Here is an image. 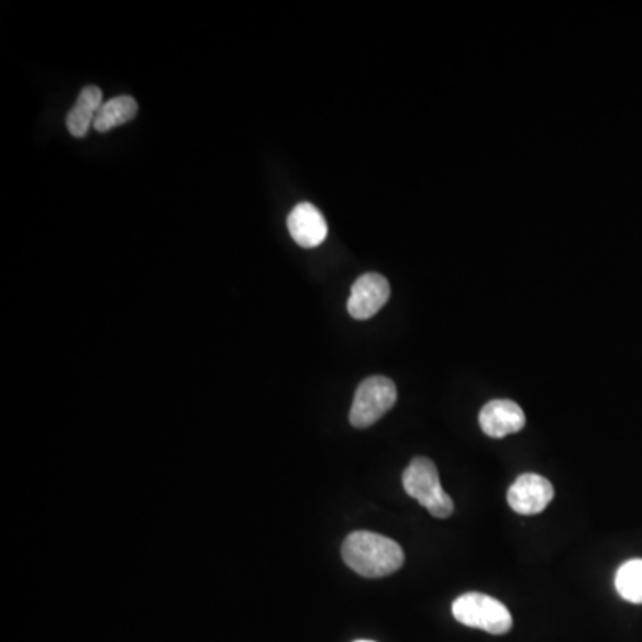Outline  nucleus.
Masks as SVG:
<instances>
[{
    "label": "nucleus",
    "mask_w": 642,
    "mask_h": 642,
    "mask_svg": "<svg viewBox=\"0 0 642 642\" xmlns=\"http://www.w3.org/2000/svg\"><path fill=\"white\" fill-rule=\"evenodd\" d=\"M341 555L350 569L366 578H383L403 566V550L386 535L354 532L345 539Z\"/></svg>",
    "instance_id": "f257e3e1"
},
{
    "label": "nucleus",
    "mask_w": 642,
    "mask_h": 642,
    "mask_svg": "<svg viewBox=\"0 0 642 642\" xmlns=\"http://www.w3.org/2000/svg\"><path fill=\"white\" fill-rule=\"evenodd\" d=\"M401 482L407 495L420 501V506L425 507L434 518L444 520L454 514V500L441 486L440 473L430 458H412Z\"/></svg>",
    "instance_id": "f03ea898"
},
{
    "label": "nucleus",
    "mask_w": 642,
    "mask_h": 642,
    "mask_svg": "<svg viewBox=\"0 0 642 642\" xmlns=\"http://www.w3.org/2000/svg\"><path fill=\"white\" fill-rule=\"evenodd\" d=\"M452 615L469 629L503 635L512 629V616L501 601L482 593H466L452 605Z\"/></svg>",
    "instance_id": "7ed1b4c3"
},
{
    "label": "nucleus",
    "mask_w": 642,
    "mask_h": 642,
    "mask_svg": "<svg viewBox=\"0 0 642 642\" xmlns=\"http://www.w3.org/2000/svg\"><path fill=\"white\" fill-rule=\"evenodd\" d=\"M397 386L388 377H369L359 384L350 409V423L368 429L397 403Z\"/></svg>",
    "instance_id": "20e7f679"
},
{
    "label": "nucleus",
    "mask_w": 642,
    "mask_h": 642,
    "mask_svg": "<svg viewBox=\"0 0 642 642\" xmlns=\"http://www.w3.org/2000/svg\"><path fill=\"white\" fill-rule=\"evenodd\" d=\"M553 496L555 492L550 480L534 473H524L509 487L507 501L518 514L534 516L541 514L552 503Z\"/></svg>",
    "instance_id": "39448f33"
},
{
    "label": "nucleus",
    "mask_w": 642,
    "mask_h": 642,
    "mask_svg": "<svg viewBox=\"0 0 642 642\" xmlns=\"http://www.w3.org/2000/svg\"><path fill=\"white\" fill-rule=\"evenodd\" d=\"M391 288L386 277L378 274L361 275L350 291L348 314L355 320H369L388 303Z\"/></svg>",
    "instance_id": "423d86ee"
},
{
    "label": "nucleus",
    "mask_w": 642,
    "mask_h": 642,
    "mask_svg": "<svg viewBox=\"0 0 642 642\" xmlns=\"http://www.w3.org/2000/svg\"><path fill=\"white\" fill-rule=\"evenodd\" d=\"M478 421L484 434L501 440L523 430L527 418H524L523 409L516 401L491 400L482 407Z\"/></svg>",
    "instance_id": "0eeeda50"
},
{
    "label": "nucleus",
    "mask_w": 642,
    "mask_h": 642,
    "mask_svg": "<svg viewBox=\"0 0 642 642\" xmlns=\"http://www.w3.org/2000/svg\"><path fill=\"white\" fill-rule=\"evenodd\" d=\"M289 234L303 248H317L326 240L329 228L320 209L312 203H298L288 217Z\"/></svg>",
    "instance_id": "6e6552de"
},
{
    "label": "nucleus",
    "mask_w": 642,
    "mask_h": 642,
    "mask_svg": "<svg viewBox=\"0 0 642 642\" xmlns=\"http://www.w3.org/2000/svg\"><path fill=\"white\" fill-rule=\"evenodd\" d=\"M102 90L99 86H86L77 97V102L67 117V128L74 137H85L93 125L95 117L102 108Z\"/></svg>",
    "instance_id": "1a4fd4ad"
},
{
    "label": "nucleus",
    "mask_w": 642,
    "mask_h": 642,
    "mask_svg": "<svg viewBox=\"0 0 642 642\" xmlns=\"http://www.w3.org/2000/svg\"><path fill=\"white\" fill-rule=\"evenodd\" d=\"M137 114V102L129 95H120L108 100L95 117L93 129L97 133H108L111 129L120 128L131 122Z\"/></svg>",
    "instance_id": "9d476101"
},
{
    "label": "nucleus",
    "mask_w": 642,
    "mask_h": 642,
    "mask_svg": "<svg viewBox=\"0 0 642 642\" xmlns=\"http://www.w3.org/2000/svg\"><path fill=\"white\" fill-rule=\"evenodd\" d=\"M615 584L623 600L642 605V558L624 562L616 573Z\"/></svg>",
    "instance_id": "9b49d317"
},
{
    "label": "nucleus",
    "mask_w": 642,
    "mask_h": 642,
    "mask_svg": "<svg viewBox=\"0 0 642 642\" xmlns=\"http://www.w3.org/2000/svg\"><path fill=\"white\" fill-rule=\"evenodd\" d=\"M355 642H374V641H355Z\"/></svg>",
    "instance_id": "f8f14e48"
}]
</instances>
